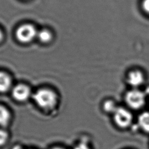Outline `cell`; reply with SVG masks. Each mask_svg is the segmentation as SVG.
<instances>
[{"mask_svg":"<svg viewBox=\"0 0 149 149\" xmlns=\"http://www.w3.org/2000/svg\"><path fill=\"white\" fill-rule=\"evenodd\" d=\"M33 99L40 107L46 109L54 107L57 101L55 93L51 90L45 88L37 91L33 94Z\"/></svg>","mask_w":149,"mask_h":149,"instance_id":"cell-1","label":"cell"},{"mask_svg":"<svg viewBox=\"0 0 149 149\" xmlns=\"http://www.w3.org/2000/svg\"><path fill=\"white\" fill-rule=\"evenodd\" d=\"M37 32L33 25L25 24L17 28L16 31V36L19 41L26 43L33 40L37 36Z\"/></svg>","mask_w":149,"mask_h":149,"instance_id":"cell-2","label":"cell"},{"mask_svg":"<svg viewBox=\"0 0 149 149\" xmlns=\"http://www.w3.org/2000/svg\"><path fill=\"white\" fill-rule=\"evenodd\" d=\"M125 100L130 107L133 109H139L144 104L145 96L141 91L134 89L126 93Z\"/></svg>","mask_w":149,"mask_h":149,"instance_id":"cell-3","label":"cell"},{"mask_svg":"<svg viewBox=\"0 0 149 149\" xmlns=\"http://www.w3.org/2000/svg\"><path fill=\"white\" fill-rule=\"evenodd\" d=\"M113 113L115 122L118 126L126 127L131 123L132 115L127 109L123 108H118Z\"/></svg>","mask_w":149,"mask_h":149,"instance_id":"cell-4","label":"cell"},{"mask_svg":"<svg viewBox=\"0 0 149 149\" xmlns=\"http://www.w3.org/2000/svg\"><path fill=\"white\" fill-rule=\"evenodd\" d=\"M30 90L29 87L24 84H18L12 90L13 97L18 101H24L30 95Z\"/></svg>","mask_w":149,"mask_h":149,"instance_id":"cell-5","label":"cell"},{"mask_svg":"<svg viewBox=\"0 0 149 149\" xmlns=\"http://www.w3.org/2000/svg\"><path fill=\"white\" fill-rule=\"evenodd\" d=\"M144 80L143 74L140 70H133L130 72L127 76V82L133 87H138L142 84Z\"/></svg>","mask_w":149,"mask_h":149,"instance_id":"cell-6","label":"cell"},{"mask_svg":"<svg viewBox=\"0 0 149 149\" xmlns=\"http://www.w3.org/2000/svg\"><path fill=\"white\" fill-rule=\"evenodd\" d=\"M11 79L9 76L2 72H0V92L7 91L11 86Z\"/></svg>","mask_w":149,"mask_h":149,"instance_id":"cell-7","label":"cell"},{"mask_svg":"<svg viewBox=\"0 0 149 149\" xmlns=\"http://www.w3.org/2000/svg\"><path fill=\"white\" fill-rule=\"evenodd\" d=\"M10 119V113L9 111L3 106L0 105V126H7Z\"/></svg>","mask_w":149,"mask_h":149,"instance_id":"cell-8","label":"cell"},{"mask_svg":"<svg viewBox=\"0 0 149 149\" xmlns=\"http://www.w3.org/2000/svg\"><path fill=\"white\" fill-rule=\"evenodd\" d=\"M138 122L141 129L146 132H149V112H144L139 115Z\"/></svg>","mask_w":149,"mask_h":149,"instance_id":"cell-9","label":"cell"},{"mask_svg":"<svg viewBox=\"0 0 149 149\" xmlns=\"http://www.w3.org/2000/svg\"><path fill=\"white\" fill-rule=\"evenodd\" d=\"M37 36L38 38L42 42H48L52 38V34L47 30L43 29L37 32Z\"/></svg>","mask_w":149,"mask_h":149,"instance_id":"cell-10","label":"cell"},{"mask_svg":"<svg viewBox=\"0 0 149 149\" xmlns=\"http://www.w3.org/2000/svg\"><path fill=\"white\" fill-rule=\"evenodd\" d=\"M104 109L106 111H108V112H115V111L116 109L115 106V104L112 101H107L105 102L104 105Z\"/></svg>","mask_w":149,"mask_h":149,"instance_id":"cell-11","label":"cell"},{"mask_svg":"<svg viewBox=\"0 0 149 149\" xmlns=\"http://www.w3.org/2000/svg\"><path fill=\"white\" fill-rule=\"evenodd\" d=\"M8 139V134L2 129H0V146L5 144Z\"/></svg>","mask_w":149,"mask_h":149,"instance_id":"cell-12","label":"cell"},{"mask_svg":"<svg viewBox=\"0 0 149 149\" xmlns=\"http://www.w3.org/2000/svg\"><path fill=\"white\" fill-rule=\"evenodd\" d=\"M142 8L144 12L149 15V0H143L142 2Z\"/></svg>","mask_w":149,"mask_h":149,"instance_id":"cell-13","label":"cell"},{"mask_svg":"<svg viewBox=\"0 0 149 149\" xmlns=\"http://www.w3.org/2000/svg\"><path fill=\"white\" fill-rule=\"evenodd\" d=\"M73 149H90L88 146L84 143H80L77 144Z\"/></svg>","mask_w":149,"mask_h":149,"instance_id":"cell-14","label":"cell"},{"mask_svg":"<svg viewBox=\"0 0 149 149\" xmlns=\"http://www.w3.org/2000/svg\"><path fill=\"white\" fill-rule=\"evenodd\" d=\"M2 38H3V33L1 31V30H0V41H1Z\"/></svg>","mask_w":149,"mask_h":149,"instance_id":"cell-15","label":"cell"},{"mask_svg":"<svg viewBox=\"0 0 149 149\" xmlns=\"http://www.w3.org/2000/svg\"><path fill=\"white\" fill-rule=\"evenodd\" d=\"M13 149H22V148L19 146H15Z\"/></svg>","mask_w":149,"mask_h":149,"instance_id":"cell-16","label":"cell"},{"mask_svg":"<svg viewBox=\"0 0 149 149\" xmlns=\"http://www.w3.org/2000/svg\"><path fill=\"white\" fill-rule=\"evenodd\" d=\"M52 149H63V148H61V147H54V148H53Z\"/></svg>","mask_w":149,"mask_h":149,"instance_id":"cell-17","label":"cell"}]
</instances>
